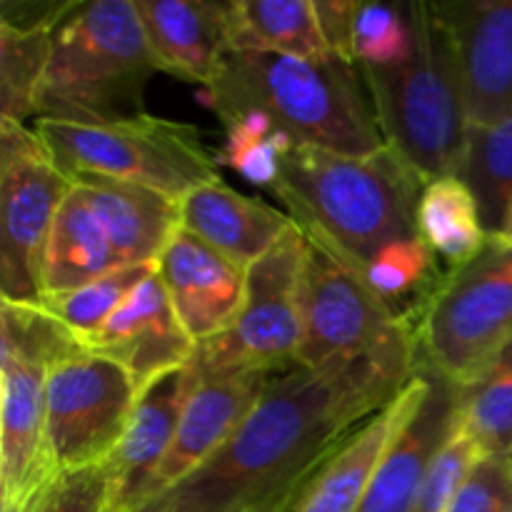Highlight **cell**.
I'll return each mask as SVG.
<instances>
[{"instance_id": "obj_17", "label": "cell", "mask_w": 512, "mask_h": 512, "mask_svg": "<svg viewBox=\"0 0 512 512\" xmlns=\"http://www.w3.org/2000/svg\"><path fill=\"white\" fill-rule=\"evenodd\" d=\"M130 373L140 390L190 363L195 343L175 315L158 268L123 300L113 318L83 343Z\"/></svg>"}, {"instance_id": "obj_19", "label": "cell", "mask_w": 512, "mask_h": 512, "mask_svg": "<svg viewBox=\"0 0 512 512\" xmlns=\"http://www.w3.org/2000/svg\"><path fill=\"white\" fill-rule=\"evenodd\" d=\"M158 278L195 345L233 328L245 295V270L178 228L158 258Z\"/></svg>"}, {"instance_id": "obj_16", "label": "cell", "mask_w": 512, "mask_h": 512, "mask_svg": "<svg viewBox=\"0 0 512 512\" xmlns=\"http://www.w3.org/2000/svg\"><path fill=\"white\" fill-rule=\"evenodd\" d=\"M455 38L468 125L512 115V0L440 3Z\"/></svg>"}, {"instance_id": "obj_34", "label": "cell", "mask_w": 512, "mask_h": 512, "mask_svg": "<svg viewBox=\"0 0 512 512\" xmlns=\"http://www.w3.org/2000/svg\"><path fill=\"white\" fill-rule=\"evenodd\" d=\"M358 3L350 0H323L315 3L320 28L328 40L330 53L353 63V18Z\"/></svg>"}, {"instance_id": "obj_24", "label": "cell", "mask_w": 512, "mask_h": 512, "mask_svg": "<svg viewBox=\"0 0 512 512\" xmlns=\"http://www.w3.org/2000/svg\"><path fill=\"white\" fill-rule=\"evenodd\" d=\"M75 3L58 15L13 23L0 18V118L23 123L38 118V98L53 50V33Z\"/></svg>"}, {"instance_id": "obj_22", "label": "cell", "mask_w": 512, "mask_h": 512, "mask_svg": "<svg viewBox=\"0 0 512 512\" xmlns=\"http://www.w3.org/2000/svg\"><path fill=\"white\" fill-rule=\"evenodd\" d=\"M138 10L158 70L203 88L218 80L228 53L225 3L143 0Z\"/></svg>"}, {"instance_id": "obj_26", "label": "cell", "mask_w": 512, "mask_h": 512, "mask_svg": "<svg viewBox=\"0 0 512 512\" xmlns=\"http://www.w3.org/2000/svg\"><path fill=\"white\" fill-rule=\"evenodd\" d=\"M458 178L473 193L488 238L503 235L512 215V115L490 125H468Z\"/></svg>"}, {"instance_id": "obj_37", "label": "cell", "mask_w": 512, "mask_h": 512, "mask_svg": "<svg viewBox=\"0 0 512 512\" xmlns=\"http://www.w3.org/2000/svg\"><path fill=\"white\" fill-rule=\"evenodd\" d=\"M108 512H123V510H108Z\"/></svg>"}, {"instance_id": "obj_35", "label": "cell", "mask_w": 512, "mask_h": 512, "mask_svg": "<svg viewBox=\"0 0 512 512\" xmlns=\"http://www.w3.org/2000/svg\"><path fill=\"white\" fill-rule=\"evenodd\" d=\"M295 490H298V488L285 490V493H278V495H270V498L253 500V503H245V505H240V508H235L230 512H283L285 505H288V500L293 498Z\"/></svg>"}, {"instance_id": "obj_14", "label": "cell", "mask_w": 512, "mask_h": 512, "mask_svg": "<svg viewBox=\"0 0 512 512\" xmlns=\"http://www.w3.org/2000/svg\"><path fill=\"white\" fill-rule=\"evenodd\" d=\"M273 378L275 375L253 373V370L198 373L193 393L180 415L178 433L170 445L168 458L163 460L150 485L148 503L173 490L200 465L208 463L223 448L225 440L238 430Z\"/></svg>"}, {"instance_id": "obj_1", "label": "cell", "mask_w": 512, "mask_h": 512, "mask_svg": "<svg viewBox=\"0 0 512 512\" xmlns=\"http://www.w3.org/2000/svg\"><path fill=\"white\" fill-rule=\"evenodd\" d=\"M418 375L415 343L275 375L223 448L138 512H230L303 483L318 460Z\"/></svg>"}, {"instance_id": "obj_21", "label": "cell", "mask_w": 512, "mask_h": 512, "mask_svg": "<svg viewBox=\"0 0 512 512\" xmlns=\"http://www.w3.org/2000/svg\"><path fill=\"white\" fill-rule=\"evenodd\" d=\"M123 268H133L123 233L88 190L75 183L50 230L43 295L68 293Z\"/></svg>"}, {"instance_id": "obj_7", "label": "cell", "mask_w": 512, "mask_h": 512, "mask_svg": "<svg viewBox=\"0 0 512 512\" xmlns=\"http://www.w3.org/2000/svg\"><path fill=\"white\" fill-rule=\"evenodd\" d=\"M35 133L73 183L138 185L180 203L190 190L220 178L218 158L205 148L195 125L148 113L115 123L38 118Z\"/></svg>"}, {"instance_id": "obj_20", "label": "cell", "mask_w": 512, "mask_h": 512, "mask_svg": "<svg viewBox=\"0 0 512 512\" xmlns=\"http://www.w3.org/2000/svg\"><path fill=\"white\" fill-rule=\"evenodd\" d=\"M180 230L248 270L295 225L283 210L238 193L220 178L190 190L178 203Z\"/></svg>"}, {"instance_id": "obj_32", "label": "cell", "mask_w": 512, "mask_h": 512, "mask_svg": "<svg viewBox=\"0 0 512 512\" xmlns=\"http://www.w3.org/2000/svg\"><path fill=\"white\" fill-rule=\"evenodd\" d=\"M448 512H512V455H485Z\"/></svg>"}, {"instance_id": "obj_30", "label": "cell", "mask_w": 512, "mask_h": 512, "mask_svg": "<svg viewBox=\"0 0 512 512\" xmlns=\"http://www.w3.org/2000/svg\"><path fill=\"white\" fill-rule=\"evenodd\" d=\"M413 53L408 5L358 3L353 18V63L365 70L398 68Z\"/></svg>"}, {"instance_id": "obj_18", "label": "cell", "mask_w": 512, "mask_h": 512, "mask_svg": "<svg viewBox=\"0 0 512 512\" xmlns=\"http://www.w3.org/2000/svg\"><path fill=\"white\" fill-rule=\"evenodd\" d=\"M420 383L418 373L393 403L345 433L305 475L283 512H360L390 440L418 398Z\"/></svg>"}, {"instance_id": "obj_12", "label": "cell", "mask_w": 512, "mask_h": 512, "mask_svg": "<svg viewBox=\"0 0 512 512\" xmlns=\"http://www.w3.org/2000/svg\"><path fill=\"white\" fill-rule=\"evenodd\" d=\"M140 388L125 368L83 348L48 373V443L60 473L103 465L118 448Z\"/></svg>"}, {"instance_id": "obj_28", "label": "cell", "mask_w": 512, "mask_h": 512, "mask_svg": "<svg viewBox=\"0 0 512 512\" xmlns=\"http://www.w3.org/2000/svg\"><path fill=\"white\" fill-rule=\"evenodd\" d=\"M225 123V148L218 163L243 175L248 183L273 190L280 165L295 140L258 110H238L220 118Z\"/></svg>"}, {"instance_id": "obj_15", "label": "cell", "mask_w": 512, "mask_h": 512, "mask_svg": "<svg viewBox=\"0 0 512 512\" xmlns=\"http://www.w3.org/2000/svg\"><path fill=\"white\" fill-rule=\"evenodd\" d=\"M195 380L198 373L188 363L140 390L118 448L103 463L110 478V510L138 512L148 503L150 485L168 458Z\"/></svg>"}, {"instance_id": "obj_9", "label": "cell", "mask_w": 512, "mask_h": 512, "mask_svg": "<svg viewBox=\"0 0 512 512\" xmlns=\"http://www.w3.org/2000/svg\"><path fill=\"white\" fill-rule=\"evenodd\" d=\"M308 238L298 225L245 270V295L233 328L195 345L190 358L198 373L253 370L288 373L298 368L303 343L300 283Z\"/></svg>"}, {"instance_id": "obj_23", "label": "cell", "mask_w": 512, "mask_h": 512, "mask_svg": "<svg viewBox=\"0 0 512 512\" xmlns=\"http://www.w3.org/2000/svg\"><path fill=\"white\" fill-rule=\"evenodd\" d=\"M228 50L283 53L298 58L333 55L313 0H233L225 3Z\"/></svg>"}, {"instance_id": "obj_3", "label": "cell", "mask_w": 512, "mask_h": 512, "mask_svg": "<svg viewBox=\"0 0 512 512\" xmlns=\"http://www.w3.org/2000/svg\"><path fill=\"white\" fill-rule=\"evenodd\" d=\"M203 103L218 118L258 110L295 145L355 158L388 148L360 68L338 55L298 58L228 50L218 80L203 90Z\"/></svg>"}, {"instance_id": "obj_11", "label": "cell", "mask_w": 512, "mask_h": 512, "mask_svg": "<svg viewBox=\"0 0 512 512\" xmlns=\"http://www.w3.org/2000/svg\"><path fill=\"white\" fill-rule=\"evenodd\" d=\"M300 368L385 353L415 343L413 325L393 313L348 265L308 240L300 283Z\"/></svg>"}, {"instance_id": "obj_13", "label": "cell", "mask_w": 512, "mask_h": 512, "mask_svg": "<svg viewBox=\"0 0 512 512\" xmlns=\"http://www.w3.org/2000/svg\"><path fill=\"white\" fill-rule=\"evenodd\" d=\"M418 398L390 440L360 512H415L430 463L460 423V388L435 373L418 370Z\"/></svg>"}, {"instance_id": "obj_33", "label": "cell", "mask_w": 512, "mask_h": 512, "mask_svg": "<svg viewBox=\"0 0 512 512\" xmlns=\"http://www.w3.org/2000/svg\"><path fill=\"white\" fill-rule=\"evenodd\" d=\"M110 478L103 465L63 473L33 512H108Z\"/></svg>"}, {"instance_id": "obj_2", "label": "cell", "mask_w": 512, "mask_h": 512, "mask_svg": "<svg viewBox=\"0 0 512 512\" xmlns=\"http://www.w3.org/2000/svg\"><path fill=\"white\" fill-rule=\"evenodd\" d=\"M423 188V180L390 148L355 158L293 145L273 193L305 238L360 275L385 245L420 235Z\"/></svg>"}, {"instance_id": "obj_8", "label": "cell", "mask_w": 512, "mask_h": 512, "mask_svg": "<svg viewBox=\"0 0 512 512\" xmlns=\"http://www.w3.org/2000/svg\"><path fill=\"white\" fill-rule=\"evenodd\" d=\"M413 335L418 370L468 385L512 343V243L490 238L478 258L445 273Z\"/></svg>"}, {"instance_id": "obj_27", "label": "cell", "mask_w": 512, "mask_h": 512, "mask_svg": "<svg viewBox=\"0 0 512 512\" xmlns=\"http://www.w3.org/2000/svg\"><path fill=\"white\" fill-rule=\"evenodd\" d=\"M460 418L483 455H512V343L460 388Z\"/></svg>"}, {"instance_id": "obj_4", "label": "cell", "mask_w": 512, "mask_h": 512, "mask_svg": "<svg viewBox=\"0 0 512 512\" xmlns=\"http://www.w3.org/2000/svg\"><path fill=\"white\" fill-rule=\"evenodd\" d=\"M413 53L398 68L365 70L385 145L423 183L460 173L468 133L463 75L440 3H410Z\"/></svg>"}, {"instance_id": "obj_10", "label": "cell", "mask_w": 512, "mask_h": 512, "mask_svg": "<svg viewBox=\"0 0 512 512\" xmlns=\"http://www.w3.org/2000/svg\"><path fill=\"white\" fill-rule=\"evenodd\" d=\"M35 128L0 118V288L3 300L38 305L43 260L60 205L73 190Z\"/></svg>"}, {"instance_id": "obj_29", "label": "cell", "mask_w": 512, "mask_h": 512, "mask_svg": "<svg viewBox=\"0 0 512 512\" xmlns=\"http://www.w3.org/2000/svg\"><path fill=\"white\" fill-rule=\"evenodd\" d=\"M155 268H158V263L115 270V273L103 275V278L93 280L88 285H80L75 290H68V293L43 295L38 305L48 310L53 318H58L80 340V345H83L85 340L93 338L113 318V313L123 305V300Z\"/></svg>"}, {"instance_id": "obj_6", "label": "cell", "mask_w": 512, "mask_h": 512, "mask_svg": "<svg viewBox=\"0 0 512 512\" xmlns=\"http://www.w3.org/2000/svg\"><path fill=\"white\" fill-rule=\"evenodd\" d=\"M80 340L40 305L0 313V512H33L60 478L48 443V373Z\"/></svg>"}, {"instance_id": "obj_36", "label": "cell", "mask_w": 512, "mask_h": 512, "mask_svg": "<svg viewBox=\"0 0 512 512\" xmlns=\"http://www.w3.org/2000/svg\"><path fill=\"white\" fill-rule=\"evenodd\" d=\"M498 240H505V243H512V215H510L508 225H505L503 235H498Z\"/></svg>"}, {"instance_id": "obj_25", "label": "cell", "mask_w": 512, "mask_h": 512, "mask_svg": "<svg viewBox=\"0 0 512 512\" xmlns=\"http://www.w3.org/2000/svg\"><path fill=\"white\" fill-rule=\"evenodd\" d=\"M418 230L445 273L468 265L488 245L478 203L468 185L458 178H438L425 183L418 203Z\"/></svg>"}, {"instance_id": "obj_31", "label": "cell", "mask_w": 512, "mask_h": 512, "mask_svg": "<svg viewBox=\"0 0 512 512\" xmlns=\"http://www.w3.org/2000/svg\"><path fill=\"white\" fill-rule=\"evenodd\" d=\"M483 458V450L478 448V443H475L473 435L463 425V418H460V423L455 425V430L445 440L443 448L438 450L428 473H425L415 512H448L455 495L460 493L468 475L473 473V468Z\"/></svg>"}, {"instance_id": "obj_5", "label": "cell", "mask_w": 512, "mask_h": 512, "mask_svg": "<svg viewBox=\"0 0 512 512\" xmlns=\"http://www.w3.org/2000/svg\"><path fill=\"white\" fill-rule=\"evenodd\" d=\"M153 73L158 65L138 3H75L53 33L38 118L65 123L138 118L145 115V88Z\"/></svg>"}]
</instances>
